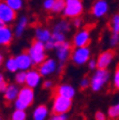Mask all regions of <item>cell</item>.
Here are the masks:
<instances>
[{
	"label": "cell",
	"instance_id": "cell-20",
	"mask_svg": "<svg viewBox=\"0 0 119 120\" xmlns=\"http://www.w3.org/2000/svg\"><path fill=\"white\" fill-rule=\"evenodd\" d=\"M28 26V18L26 17V16H23V17H20V19L18 20L17 22V25H16V27H15V35L16 37H22L23 33L25 32V30L26 28H27Z\"/></svg>",
	"mask_w": 119,
	"mask_h": 120
},
{
	"label": "cell",
	"instance_id": "cell-21",
	"mask_svg": "<svg viewBox=\"0 0 119 120\" xmlns=\"http://www.w3.org/2000/svg\"><path fill=\"white\" fill-rule=\"evenodd\" d=\"M70 29H71V24L67 19L59 20L54 27V31H59V32H63V33L69 32Z\"/></svg>",
	"mask_w": 119,
	"mask_h": 120
},
{
	"label": "cell",
	"instance_id": "cell-10",
	"mask_svg": "<svg viewBox=\"0 0 119 120\" xmlns=\"http://www.w3.org/2000/svg\"><path fill=\"white\" fill-rule=\"evenodd\" d=\"M16 18V11L7 4V2H0V19L4 24H10Z\"/></svg>",
	"mask_w": 119,
	"mask_h": 120
},
{
	"label": "cell",
	"instance_id": "cell-30",
	"mask_svg": "<svg viewBox=\"0 0 119 120\" xmlns=\"http://www.w3.org/2000/svg\"><path fill=\"white\" fill-rule=\"evenodd\" d=\"M109 43L113 47L117 46L119 44V33H113L112 37H111V40H109Z\"/></svg>",
	"mask_w": 119,
	"mask_h": 120
},
{
	"label": "cell",
	"instance_id": "cell-31",
	"mask_svg": "<svg viewBox=\"0 0 119 120\" xmlns=\"http://www.w3.org/2000/svg\"><path fill=\"white\" fill-rule=\"evenodd\" d=\"M79 87H81V89H86V88L90 87V79L87 77L82 78L79 82Z\"/></svg>",
	"mask_w": 119,
	"mask_h": 120
},
{
	"label": "cell",
	"instance_id": "cell-27",
	"mask_svg": "<svg viewBox=\"0 0 119 120\" xmlns=\"http://www.w3.org/2000/svg\"><path fill=\"white\" fill-rule=\"evenodd\" d=\"M10 8H12L14 11H19L23 8V4H24V1L23 0H4Z\"/></svg>",
	"mask_w": 119,
	"mask_h": 120
},
{
	"label": "cell",
	"instance_id": "cell-24",
	"mask_svg": "<svg viewBox=\"0 0 119 120\" xmlns=\"http://www.w3.org/2000/svg\"><path fill=\"white\" fill-rule=\"evenodd\" d=\"M26 119H27V114H26L25 109L15 108V110L12 112V116H11V120H26Z\"/></svg>",
	"mask_w": 119,
	"mask_h": 120
},
{
	"label": "cell",
	"instance_id": "cell-28",
	"mask_svg": "<svg viewBox=\"0 0 119 120\" xmlns=\"http://www.w3.org/2000/svg\"><path fill=\"white\" fill-rule=\"evenodd\" d=\"M111 28H112V32L113 33H119V13L115 14L112 17Z\"/></svg>",
	"mask_w": 119,
	"mask_h": 120
},
{
	"label": "cell",
	"instance_id": "cell-18",
	"mask_svg": "<svg viewBox=\"0 0 119 120\" xmlns=\"http://www.w3.org/2000/svg\"><path fill=\"white\" fill-rule=\"evenodd\" d=\"M48 115H50L48 107L44 104H41L33 109L32 119L33 120H46Z\"/></svg>",
	"mask_w": 119,
	"mask_h": 120
},
{
	"label": "cell",
	"instance_id": "cell-36",
	"mask_svg": "<svg viewBox=\"0 0 119 120\" xmlns=\"http://www.w3.org/2000/svg\"><path fill=\"white\" fill-rule=\"evenodd\" d=\"M82 25H83V22H82V19L79 18V16L78 17H75L74 19H73V26H74L75 28H81Z\"/></svg>",
	"mask_w": 119,
	"mask_h": 120
},
{
	"label": "cell",
	"instance_id": "cell-16",
	"mask_svg": "<svg viewBox=\"0 0 119 120\" xmlns=\"http://www.w3.org/2000/svg\"><path fill=\"white\" fill-rule=\"evenodd\" d=\"M75 93H76L75 88L69 84H62L56 88V95H61L65 98L73 99L75 97Z\"/></svg>",
	"mask_w": 119,
	"mask_h": 120
},
{
	"label": "cell",
	"instance_id": "cell-23",
	"mask_svg": "<svg viewBox=\"0 0 119 120\" xmlns=\"http://www.w3.org/2000/svg\"><path fill=\"white\" fill-rule=\"evenodd\" d=\"M107 116H108L109 119L112 120H116L119 118V103L113 105L108 108L107 110Z\"/></svg>",
	"mask_w": 119,
	"mask_h": 120
},
{
	"label": "cell",
	"instance_id": "cell-38",
	"mask_svg": "<svg viewBox=\"0 0 119 120\" xmlns=\"http://www.w3.org/2000/svg\"><path fill=\"white\" fill-rule=\"evenodd\" d=\"M7 87H8V84H7V82H0V92H4V90L7 89Z\"/></svg>",
	"mask_w": 119,
	"mask_h": 120
},
{
	"label": "cell",
	"instance_id": "cell-11",
	"mask_svg": "<svg viewBox=\"0 0 119 120\" xmlns=\"http://www.w3.org/2000/svg\"><path fill=\"white\" fill-rule=\"evenodd\" d=\"M57 69V61L55 59H52V58L45 59L41 64H39V72L41 73L42 76H48V75L56 72Z\"/></svg>",
	"mask_w": 119,
	"mask_h": 120
},
{
	"label": "cell",
	"instance_id": "cell-34",
	"mask_svg": "<svg viewBox=\"0 0 119 120\" xmlns=\"http://www.w3.org/2000/svg\"><path fill=\"white\" fill-rule=\"evenodd\" d=\"M54 1L55 0H45L44 3H43V7H44L45 10L52 11V8L54 5Z\"/></svg>",
	"mask_w": 119,
	"mask_h": 120
},
{
	"label": "cell",
	"instance_id": "cell-2",
	"mask_svg": "<svg viewBox=\"0 0 119 120\" xmlns=\"http://www.w3.org/2000/svg\"><path fill=\"white\" fill-rule=\"evenodd\" d=\"M111 77L109 71L107 69H96L94 73L90 78V88L93 92H98L103 89L105 85L108 82Z\"/></svg>",
	"mask_w": 119,
	"mask_h": 120
},
{
	"label": "cell",
	"instance_id": "cell-9",
	"mask_svg": "<svg viewBox=\"0 0 119 120\" xmlns=\"http://www.w3.org/2000/svg\"><path fill=\"white\" fill-rule=\"evenodd\" d=\"M55 49H56V55H57V58H58V60H59L60 64H63V63L71 57V54H72L71 44H70L69 42H67V41H65L63 43L59 44Z\"/></svg>",
	"mask_w": 119,
	"mask_h": 120
},
{
	"label": "cell",
	"instance_id": "cell-17",
	"mask_svg": "<svg viewBox=\"0 0 119 120\" xmlns=\"http://www.w3.org/2000/svg\"><path fill=\"white\" fill-rule=\"evenodd\" d=\"M18 92H19V88L15 84H10L8 85L7 89L3 92V98L8 102H14L18 97Z\"/></svg>",
	"mask_w": 119,
	"mask_h": 120
},
{
	"label": "cell",
	"instance_id": "cell-7",
	"mask_svg": "<svg viewBox=\"0 0 119 120\" xmlns=\"http://www.w3.org/2000/svg\"><path fill=\"white\" fill-rule=\"evenodd\" d=\"M90 30L82 29L77 31L73 37V46L74 47H82V46H88L90 43Z\"/></svg>",
	"mask_w": 119,
	"mask_h": 120
},
{
	"label": "cell",
	"instance_id": "cell-14",
	"mask_svg": "<svg viewBox=\"0 0 119 120\" xmlns=\"http://www.w3.org/2000/svg\"><path fill=\"white\" fill-rule=\"evenodd\" d=\"M108 12V3L106 0H97L91 8V13L94 17H103Z\"/></svg>",
	"mask_w": 119,
	"mask_h": 120
},
{
	"label": "cell",
	"instance_id": "cell-6",
	"mask_svg": "<svg viewBox=\"0 0 119 120\" xmlns=\"http://www.w3.org/2000/svg\"><path fill=\"white\" fill-rule=\"evenodd\" d=\"M72 99L56 95L53 102V112L54 114H67L72 108Z\"/></svg>",
	"mask_w": 119,
	"mask_h": 120
},
{
	"label": "cell",
	"instance_id": "cell-35",
	"mask_svg": "<svg viewBox=\"0 0 119 120\" xmlns=\"http://www.w3.org/2000/svg\"><path fill=\"white\" fill-rule=\"evenodd\" d=\"M87 64H88V68H89V70L93 71L96 70V69H98L97 68V60L94 59H90L88 62H87Z\"/></svg>",
	"mask_w": 119,
	"mask_h": 120
},
{
	"label": "cell",
	"instance_id": "cell-41",
	"mask_svg": "<svg viewBox=\"0 0 119 120\" xmlns=\"http://www.w3.org/2000/svg\"><path fill=\"white\" fill-rule=\"evenodd\" d=\"M2 26H4V22H2V20L0 19V28L2 27Z\"/></svg>",
	"mask_w": 119,
	"mask_h": 120
},
{
	"label": "cell",
	"instance_id": "cell-19",
	"mask_svg": "<svg viewBox=\"0 0 119 120\" xmlns=\"http://www.w3.org/2000/svg\"><path fill=\"white\" fill-rule=\"evenodd\" d=\"M50 37H52V32H50V30L46 29V28H37L35 30V39L38 41L46 43L50 39Z\"/></svg>",
	"mask_w": 119,
	"mask_h": 120
},
{
	"label": "cell",
	"instance_id": "cell-26",
	"mask_svg": "<svg viewBox=\"0 0 119 120\" xmlns=\"http://www.w3.org/2000/svg\"><path fill=\"white\" fill-rule=\"evenodd\" d=\"M26 76H27V71H22L18 70L15 74V82L18 85H25L26 82Z\"/></svg>",
	"mask_w": 119,
	"mask_h": 120
},
{
	"label": "cell",
	"instance_id": "cell-15",
	"mask_svg": "<svg viewBox=\"0 0 119 120\" xmlns=\"http://www.w3.org/2000/svg\"><path fill=\"white\" fill-rule=\"evenodd\" d=\"M14 33L12 29L8 26H2L0 28V46H8L13 41Z\"/></svg>",
	"mask_w": 119,
	"mask_h": 120
},
{
	"label": "cell",
	"instance_id": "cell-29",
	"mask_svg": "<svg viewBox=\"0 0 119 120\" xmlns=\"http://www.w3.org/2000/svg\"><path fill=\"white\" fill-rule=\"evenodd\" d=\"M113 85H114L115 89L119 90V64L117 65L114 73V76H113Z\"/></svg>",
	"mask_w": 119,
	"mask_h": 120
},
{
	"label": "cell",
	"instance_id": "cell-39",
	"mask_svg": "<svg viewBox=\"0 0 119 120\" xmlns=\"http://www.w3.org/2000/svg\"><path fill=\"white\" fill-rule=\"evenodd\" d=\"M4 82V76H3L2 73H0V82Z\"/></svg>",
	"mask_w": 119,
	"mask_h": 120
},
{
	"label": "cell",
	"instance_id": "cell-3",
	"mask_svg": "<svg viewBox=\"0 0 119 120\" xmlns=\"http://www.w3.org/2000/svg\"><path fill=\"white\" fill-rule=\"evenodd\" d=\"M28 54L32 59L33 64H41L46 59V48L45 44L41 41L35 40L28 49Z\"/></svg>",
	"mask_w": 119,
	"mask_h": 120
},
{
	"label": "cell",
	"instance_id": "cell-25",
	"mask_svg": "<svg viewBox=\"0 0 119 120\" xmlns=\"http://www.w3.org/2000/svg\"><path fill=\"white\" fill-rule=\"evenodd\" d=\"M65 8V0H55L54 5L52 8V12L61 13V12H63Z\"/></svg>",
	"mask_w": 119,
	"mask_h": 120
},
{
	"label": "cell",
	"instance_id": "cell-8",
	"mask_svg": "<svg viewBox=\"0 0 119 120\" xmlns=\"http://www.w3.org/2000/svg\"><path fill=\"white\" fill-rule=\"evenodd\" d=\"M115 58V50L113 49H107L102 52L97 60V68L98 69H107L111 65V63L113 62V60Z\"/></svg>",
	"mask_w": 119,
	"mask_h": 120
},
{
	"label": "cell",
	"instance_id": "cell-13",
	"mask_svg": "<svg viewBox=\"0 0 119 120\" xmlns=\"http://www.w3.org/2000/svg\"><path fill=\"white\" fill-rule=\"evenodd\" d=\"M41 79H42V75L39 72V70H32V69H30L29 71H27L25 85L35 89V88H37L38 86L40 85Z\"/></svg>",
	"mask_w": 119,
	"mask_h": 120
},
{
	"label": "cell",
	"instance_id": "cell-33",
	"mask_svg": "<svg viewBox=\"0 0 119 120\" xmlns=\"http://www.w3.org/2000/svg\"><path fill=\"white\" fill-rule=\"evenodd\" d=\"M52 119L53 120H68L69 117H68L67 114H54Z\"/></svg>",
	"mask_w": 119,
	"mask_h": 120
},
{
	"label": "cell",
	"instance_id": "cell-32",
	"mask_svg": "<svg viewBox=\"0 0 119 120\" xmlns=\"http://www.w3.org/2000/svg\"><path fill=\"white\" fill-rule=\"evenodd\" d=\"M94 119L96 120H107V116L105 115V112H103L102 110H98L94 114Z\"/></svg>",
	"mask_w": 119,
	"mask_h": 120
},
{
	"label": "cell",
	"instance_id": "cell-44",
	"mask_svg": "<svg viewBox=\"0 0 119 120\" xmlns=\"http://www.w3.org/2000/svg\"><path fill=\"white\" fill-rule=\"evenodd\" d=\"M0 65H1V64H0Z\"/></svg>",
	"mask_w": 119,
	"mask_h": 120
},
{
	"label": "cell",
	"instance_id": "cell-37",
	"mask_svg": "<svg viewBox=\"0 0 119 120\" xmlns=\"http://www.w3.org/2000/svg\"><path fill=\"white\" fill-rule=\"evenodd\" d=\"M52 87H53V82H50V80H45L43 82V88L44 89H50Z\"/></svg>",
	"mask_w": 119,
	"mask_h": 120
},
{
	"label": "cell",
	"instance_id": "cell-43",
	"mask_svg": "<svg viewBox=\"0 0 119 120\" xmlns=\"http://www.w3.org/2000/svg\"><path fill=\"white\" fill-rule=\"evenodd\" d=\"M50 120H53V119H52V118H50Z\"/></svg>",
	"mask_w": 119,
	"mask_h": 120
},
{
	"label": "cell",
	"instance_id": "cell-22",
	"mask_svg": "<svg viewBox=\"0 0 119 120\" xmlns=\"http://www.w3.org/2000/svg\"><path fill=\"white\" fill-rule=\"evenodd\" d=\"M5 70L9 71L11 73H16V71H18V67L16 63V59L15 57H9L4 62Z\"/></svg>",
	"mask_w": 119,
	"mask_h": 120
},
{
	"label": "cell",
	"instance_id": "cell-5",
	"mask_svg": "<svg viewBox=\"0 0 119 120\" xmlns=\"http://www.w3.org/2000/svg\"><path fill=\"white\" fill-rule=\"evenodd\" d=\"M90 57H91V50L88 46L75 47L71 54L72 61L77 65H83L87 63L90 60Z\"/></svg>",
	"mask_w": 119,
	"mask_h": 120
},
{
	"label": "cell",
	"instance_id": "cell-42",
	"mask_svg": "<svg viewBox=\"0 0 119 120\" xmlns=\"http://www.w3.org/2000/svg\"><path fill=\"white\" fill-rule=\"evenodd\" d=\"M0 120H2V118H1V117H0Z\"/></svg>",
	"mask_w": 119,
	"mask_h": 120
},
{
	"label": "cell",
	"instance_id": "cell-4",
	"mask_svg": "<svg viewBox=\"0 0 119 120\" xmlns=\"http://www.w3.org/2000/svg\"><path fill=\"white\" fill-rule=\"evenodd\" d=\"M83 10L84 7H83L82 0H65L63 15L68 18H75L82 14Z\"/></svg>",
	"mask_w": 119,
	"mask_h": 120
},
{
	"label": "cell",
	"instance_id": "cell-1",
	"mask_svg": "<svg viewBox=\"0 0 119 120\" xmlns=\"http://www.w3.org/2000/svg\"><path fill=\"white\" fill-rule=\"evenodd\" d=\"M35 101V91L33 88L25 86L19 89L17 99L14 101V106L17 109H25L28 108L30 105H32Z\"/></svg>",
	"mask_w": 119,
	"mask_h": 120
},
{
	"label": "cell",
	"instance_id": "cell-12",
	"mask_svg": "<svg viewBox=\"0 0 119 120\" xmlns=\"http://www.w3.org/2000/svg\"><path fill=\"white\" fill-rule=\"evenodd\" d=\"M15 59H16L18 70L29 71L33 65L32 59H31V57L29 56L28 52H20V54H18V55L15 57Z\"/></svg>",
	"mask_w": 119,
	"mask_h": 120
},
{
	"label": "cell",
	"instance_id": "cell-40",
	"mask_svg": "<svg viewBox=\"0 0 119 120\" xmlns=\"http://www.w3.org/2000/svg\"><path fill=\"white\" fill-rule=\"evenodd\" d=\"M2 62H3V56H2V54L0 52V64H2Z\"/></svg>",
	"mask_w": 119,
	"mask_h": 120
}]
</instances>
